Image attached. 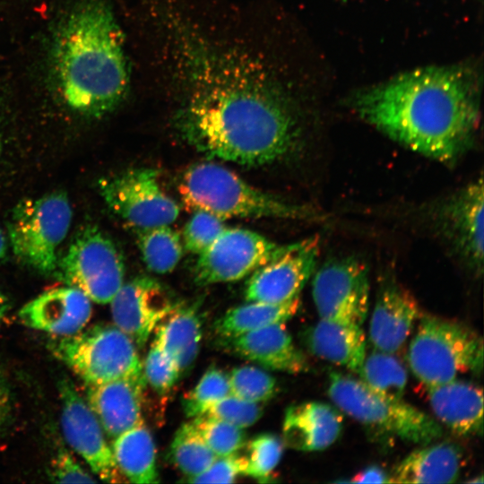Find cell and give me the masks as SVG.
<instances>
[{
  "instance_id": "cell-1",
  "label": "cell",
  "mask_w": 484,
  "mask_h": 484,
  "mask_svg": "<svg viewBox=\"0 0 484 484\" xmlns=\"http://www.w3.org/2000/svg\"><path fill=\"white\" fill-rule=\"evenodd\" d=\"M181 90L176 126L207 157L246 166L275 161L298 139V122L262 62L216 40L177 13L164 18Z\"/></svg>"
},
{
  "instance_id": "cell-2",
  "label": "cell",
  "mask_w": 484,
  "mask_h": 484,
  "mask_svg": "<svg viewBox=\"0 0 484 484\" xmlns=\"http://www.w3.org/2000/svg\"><path fill=\"white\" fill-rule=\"evenodd\" d=\"M357 114L405 147L441 162L471 144L480 119L474 76L462 67L406 72L355 97Z\"/></svg>"
},
{
  "instance_id": "cell-3",
  "label": "cell",
  "mask_w": 484,
  "mask_h": 484,
  "mask_svg": "<svg viewBox=\"0 0 484 484\" xmlns=\"http://www.w3.org/2000/svg\"><path fill=\"white\" fill-rule=\"evenodd\" d=\"M51 64L59 95L81 115L102 117L125 99L130 81L123 36L107 0H85L68 14Z\"/></svg>"
},
{
  "instance_id": "cell-4",
  "label": "cell",
  "mask_w": 484,
  "mask_h": 484,
  "mask_svg": "<svg viewBox=\"0 0 484 484\" xmlns=\"http://www.w3.org/2000/svg\"><path fill=\"white\" fill-rule=\"evenodd\" d=\"M178 193L184 204L194 211H204L221 219L282 218L314 220L312 208L286 203L247 184L225 167L201 162L189 167L181 176Z\"/></svg>"
},
{
  "instance_id": "cell-5",
  "label": "cell",
  "mask_w": 484,
  "mask_h": 484,
  "mask_svg": "<svg viewBox=\"0 0 484 484\" xmlns=\"http://www.w3.org/2000/svg\"><path fill=\"white\" fill-rule=\"evenodd\" d=\"M407 361L427 387L450 382L463 373L479 374L483 365L482 338L461 322L422 315L408 347Z\"/></svg>"
},
{
  "instance_id": "cell-6",
  "label": "cell",
  "mask_w": 484,
  "mask_h": 484,
  "mask_svg": "<svg viewBox=\"0 0 484 484\" xmlns=\"http://www.w3.org/2000/svg\"><path fill=\"white\" fill-rule=\"evenodd\" d=\"M328 376L327 393L336 408L364 426L419 445L442 436L438 421L402 399L380 394L347 374Z\"/></svg>"
},
{
  "instance_id": "cell-7",
  "label": "cell",
  "mask_w": 484,
  "mask_h": 484,
  "mask_svg": "<svg viewBox=\"0 0 484 484\" xmlns=\"http://www.w3.org/2000/svg\"><path fill=\"white\" fill-rule=\"evenodd\" d=\"M48 347L86 385L144 377L136 345L115 324H96L72 335L60 336Z\"/></svg>"
},
{
  "instance_id": "cell-8",
  "label": "cell",
  "mask_w": 484,
  "mask_h": 484,
  "mask_svg": "<svg viewBox=\"0 0 484 484\" xmlns=\"http://www.w3.org/2000/svg\"><path fill=\"white\" fill-rule=\"evenodd\" d=\"M72 215L67 195L60 191L19 203L7 224L15 256L42 273L54 272L57 248L68 233Z\"/></svg>"
},
{
  "instance_id": "cell-9",
  "label": "cell",
  "mask_w": 484,
  "mask_h": 484,
  "mask_svg": "<svg viewBox=\"0 0 484 484\" xmlns=\"http://www.w3.org/2000/svg\"><path fill=\"white\" fill-rule=\"evenodd\" d=\"M56 275L91 301L109 303L124 283V260L114 242L94 226L82 229L57 262Z\"/></svg>"
},
{
  "instance_id": "cell-10",
  "label": "cell",
  "mask_w": 484,
  "mask_h": 484,
  "mask_svg": "<svg viewBox=\"0 0 484 484\" xmlns=\"http://www.w3.org/2000/svg\"><path fill=\"white\" fill-rule=\"evenodd\" d=\"M101 196L109 209L134 229L169 225L179 206L161 188L154 169L137 168L102 178Z\"/></svg>"
},
{
  "instance_id": "cell-11",
  "label": "cell",
  "mask_w": 484,
  "mask_h": 484,
  "mask_svg": "<svg viewBox=\"0 0 484 484\" xmlns=\"http://www.w3.org/2000/svg\"><path fill=\"white\" fill-rule=\"evenodd\" d=\"M292 244L280 245L255 231L226 228L199 255L194 270L196 284L238 281L288 251Z\"/></svg>"
},
{
  "instance_id": "cell-12",
  "label": "cell",
  "mask_w": 484,
  "mask_h": 484,
  "mask_svg": "<svg viewBox=\"0 0 484 484\" xmlns=\"http://www.w3.org/2000/svg\"><path fill=\"white\" fill-rule=\"evenodd\" d=\"M312 297L320 318L361 326L368 310L367 268L354 258L325 263L314 276Z\"/></svg>"
},
{
  "instance_id": "cell-13",
  "label": "cell",
  "mask_w": 484,
  "mask_h": 484,
  "mask_svg": "<svg viewBox=\"0 0 484 484\" xmlns=\"http://www.w3.org/2000/svg\"><path fill=\"white\" fill-rule=\"evenodd\" d=\"M58 392L61 426L67 443L101 480L110 483L125 481L100 423L73 382L67 378L61 379Z\"/></svg>"
},
{
  "instance_id": "cell-14",
  "label": "cell",
  "mask_w": 484,
  "mask_h": 484,
  "mask_svg": "<svg viewBox=\"0 0 484 484\" xmlns=\"http://www.w3.org/2000/svg\"><path fill=\"white\" fill-rule=\"evenodd\" d=\"M109 303L114 324L143 348L178 302L159 281L139 276L123 283Z\"/></svg>"
},
{
  "instance_id": "cell-15",
  "label": "cell",
  "mask_w": 484,
  "mask_h": 484,
  "mask_svg": "<svg viewBox=\"0 0 484 484\" xmlns=\"http://www.w3.org/2000/svg\"><path fill=\"white\" fill-rule=\"evenodd\" d=\"M316 256V240L293 243L283 255L253 272L245 290L246 299L279 304L298 298L315 269Z\"/></svg>"
},
{
  "instance_id": "cell-16",
  "label": "cell",
  "mask_w": 484,
  "mask_h": 484,
  "mask_svg": "<svg viewBox=\"0 0 484 484\" xmlns=\"http://www.w3.org/2000/svg\"><path fill=\"white\" fill-rule=\"evenodd\" d=\"M483 200L480 177L450 196L438 212L441 231L456 252L477 271H481L483 263Z\"/></svg>"
},
{
  "instance_id": "cell-17",
  "label": "cell",
  "mask_w": 484,
  "mask_h": 484,
  "mask_svg": "<svg viewBox=\"0 0 484 484\" xmlns=\"http://www.w3.org/2000/svg\"><path fill=\"white\" fill-rule=\"evenodd\" d=\"M91 300L81 290L65 285L44 291L19 312L21 322L57 337L82 330L91 316Z\"/></svg>"
},
{
  "instance_id": "cell-18",
  "label": "cell",
  "mask_w": 484,
  "mask_h": 484,
  "mask_svg": "<svg viewBox=\"0 0 484 484\" xmlns=\"http://www.w3.org/2000/svg\"><path fill=\"white\" fill-rule=\"evenodd\" d=\"M219 341L228 352L269 369L290 374L304 373L309 369L307 357L296 346L284 324L222 337Z\"/></svg>"
},
{
  "instance_id": "cell-19",
  "label": "cell",
  "mask_w": 484,
  "mask_h": 484,
  "mask_svg": "<svg viewBox=\"0 0 484 484\" xmlns=\"http://www.w3.org/2000/svg\"><path fill=\"white\" fill-rule=\"evenodd\" d=\"M422 316L419 303L401 285L389 281L378 292L372 310L368 335L375 350L396 353Z\"/></svg>"
},
{
  "instance_id": "cell-20",
  "label": "cell",
  "mask_w": 484,
  "mask_h": 484,
  "mask_svg": "<svg viewBox=\"0 0 484 484\" xmlns=\"http://www.w3.org/2000/svg\"><path fill=\"white\" fill-rule=\"evenodd\" d=\"M144 377H125L99 385H87V402L106 434L116 438L143 422Z\"/></svg>"
},
{
  "instance_id": "cell-21",
  "label": "cell",
  "mask_w": 484,
  "mask_h": 484,
  "mask_svg": "<svg viewBox=\"0 0 484 484\" xmlns=\"http://www.w3.org/2000/svg\"><path fill=\"white\" fill-rule=\"evenodd\" d=\"M342 428L343 418L337 408L322 402H306L286 410L282 440L298 451H321L340 438Z\"/></svg>"
},
{
  "instance_id": "cell-22",
  "label": "cell",
  "mask_w": 484,
  "mask_h": 484,
  "mask_svg": "<svg viewBox=\"0 0 484 484\" xmlns=\"http://www.w3.org/2000/svg\"><path fill=\"white\" fill-rule=\"evenodd\" d=\"M436 418L454 434L480 435L483 428V393L477 385L458 380L428 387Z\"/></svg>"
},
{
  "instance_id": "cell-23",
  "label": "cell",
  "mask_w": 484,
  "mask_h": 484,
  "mask_svg": "<svg viewBox=\"0 0 484 484\" xmlns=\"http://www.w3.org/2000/svg\"><path fill=\"white\" fill-rule=\"evenodd\" d=\"M307 350L314 356L359 373L366 351L361 326L320 318L302 333Z\"/></svg>"
},
{
  "instance_id": "cell-24",
  "label": "cell",
  "mask_w": 484,
  "mask_h": 484,
  "mask_svg": "<svg viewBox=\"0 0 484 484\" xmlns=\"http://www.w3.org/2000/svg\"><path fill=\"white\" fill-rule=\"evenodd\" d=\"M462 452L449 442L423 445L393 469L391 483H453L462 468Z\"/></svg>"
},
{
  "instance_id": "cell-25",
  "label": "cell",
  "mask_w": 484,
  "mask_h": 484,
  "mask_svg": "<svg viewBox=\"0 0 484 484\" xmlns=\"http://www.w3.org/2000/svg\"><path fill=\"white\" fill-rule=\"evenodd\" d=\"M197 305L177 303L154 330L180 376L191 370L200 350L202 322Z\"/></svg>"
},
{
  "instance_id": "cell-26",
  "label": "cell",
  "mask_w": 484,
  "mask_h": 484,
  "mask_svg": "<svg viewBox=\"0 0 484 484\" xmlns=\"http://www.w3.org/2000/svg\"><path fill=\"white\" fill-rule=\"evenodd\" d=\"M111 450L126 480L139 484L159 482L156 447L144 421L114 438Z\"/></svg>"
},
{
  "instance_id": "cell-27",
  "label": "cell",
  "mask_w": 484,
  "mask_h": 484,
  "mask_svg": "<svg viewBox=\"0 0 484 484\" xmlns=\"http://www.w3.org/2000/svg\"><path fill=\"white\" fill-rule=\"evenodd\" d=\"M232 307L214 324L216 333L222 337L237 336L276 324H285L299 308V298L279 304L260 301Z\"/></svg>"
},
{
  "instance_id": "cell-28",
  "label": "cell",
  "mask_w": 484,
  "mask_h": 484,
  "mask_svg": "<svg viewBox=\"0 0 484 484\" xmlns=\"http://www.w3.org/2000/svg\"><path fill=\"white\" fill-rule=\"evenodd\" d=\"M134 230L137 245L147 268L159 274L174 270L183 255L180 235L169 225Z\"/></svg>"
},
{
  "instance_id": "cell-29",
  "label": "cell",
  "mask_w": 484,
  "mask_h": 484,
  "mask_svg": "<svg viewBox=\"0 0 484 484\" xmlns=\"http://www.w3.org/2000/svg\"><path fill=\"white\" fill-rule=\"evenodd\" d=\"M359 379L369 388L385 396L402 399L408 374L403 364L393 353L373 350L366 354Z\"/></svg>"
},
{
  "instance_id": "cell-30",
  "label": "cell",
  "mask_w": 484,
  "mask_h": 484,
  "mask_svg": "<svg viewBox=\"0 0 484 484\" xmlns=\"http://www.w3.org/2000/svg\"><path fill=\"white\" fill-rule=\"evenodd\" d=\"M169 457L188 479L204 471L217 458L192 421L184 423L176 431L169 447Z\"/></svg>"
},
{
  "instance_id": "cell-31",
  "label": "cell",
  "mask_w": 484,
  "mask_h": 484,
  "mask_svg": "<svg viewBox=\"0 0 484 484\" xmlns=\"http://www.w3.org/2000/svg\"><path fill=\"white\" fill-rule=\"evenodd\" d=\"M192 423L217 457L238 453L246 443L243 428L228 421L201 415Z\"/></svg>"
},
{
  "instance_id": "cell-32",
  "label": "cell",
  "mask_w": 484,
  "mask_h": 484,
  "mask_svg": "<svg viewBox=\"0 0 484 484\" xmlns=\"http://www.w3.org/2000/svg\"><path fill=\"white\" fill-rule=\"evenodd\" d=\"M229 393L228 375L212 366L204 372L196 385L184 395L182 402L184 412L188 418L201 416Z\"/></svg>"
},
{
  "instance_id": "cell-33",
  "label": "cell",
  "mask_w": 484,
  "mask_h": 484,
  "mask_svg": "<svg viewBox=\"0 0 484 484\" xmlns=\"http://www.w3.org/2000/svg\"><path fill=\"white\" fill-rule=\"evenodd\" d=\"M246 445L247 463L245 476L259 481H268L281 459L283 440L276 435L264 433L255 436Z\"/></svg>"
},
{
  "instance_id": "cell-34",
  "label": "cell",
  "mask_w": 484,
  "mask_h": 484,
  "mask_svg": "<svg viewBox=\"0 0 484 484\" xmlns=\"http://www.w3.org/2000/svg\"><path fill=\"white\" fill-rule=\"evenodd\" d=\"M228 377L229 393L250 402L258 403L267 402L277 392L275 378L254 366L234 367Z\"/></svg>"
},
{
  "instance_id": "cell-35",
  "label": "cell",
  "mask_w": 484,
  "mask_h": 484,
  "mask_svg": "<svg viewBox=\"0 0 484 484\" xmlns=\"http://www.w3.org/2000/svg\"><path fill=\"white\" fill-rule=\"evenodd\" d=\"M143 370L146 383L160 396L168 395L181 377L156 337L151 344Z\"/></svg>"
},
{
  "instance_id": "cell-36",
  "label": "cell",
  "mask_w": 484,
  "mask_h": 484,
  "mask_svg": "<svg viewBox=\"0 0 484 484\" xmlns=\"http://www.w3.org/2000/svg\"><path fill=\"white\" fill-rule=\"evenodd\" d=\"M226 228L220 217L204 211H194L183 230L184 246L187 251L200 255Z\"/></svg>"
},
{
  "instance_id": "cell-37",
  "label": "cell",
  "mask_w": 484,
  "mask_h": 484,
  "mask_svg": "<svg viewBox=\"0 0 484 484\" xmlns=\"http://www.w3.org/2000/svg\"><path fill=\"white\" fill-rule=\"evenodd\" d=\"M203 415L217 418L244 428L259 420L263 415V408L258 402L229 393L212 404Z\"/></svg>"
},
{
  "instance_id": "cell-38",
  "label": "cell",
  "mask_w": 484,
  "mask_h": 484,
  "mask_svg": "<svg viewBox=\"0 0 484 484\" xmlns=\"http://www.w3.org/2000/svg\"><path fill=\"white\" fill-rule=\"evenodd\" d=\"M246 455L235 453L217 457L213 462L199 475L188 479L193 483H230L245 475L246 469Z\"/></svg>"
},
{
  "instance_id": "cell-39",
  "label": "cell",
  "mask_w": 484,
  "mask_h": 484,
  "mask_svg": "<svg viewBox=\"0 0 484 484\" xmlns=\"http://www.w3.org/2000/svg\"><path fill=\"white\" fill-rule=\"evenodd\" d=\"M48 476L52 481L60 483L96 482L65 448H60L51 461Z\"/></svg>"
},
{
  "instance_id": "cell-40",
  "label": "cell",
  "mask_w": 484,
  "mask_h": 484,
  "mask_svg": "<svg viewBox=\"0 0 484 484\" xmlns=\"http://www.w3.org/2000/svg\"><path fill=\"white\" fill-rule=\"evenodd\" d=\"M349 481L355 483H390L391 476L378 466H369L353 476Z\"/></svg>"
},
{
  "instance_id": "cell-41",
  "label": "cell",
  "mask_w": 484,
  "mask_h": 484,
  "mask_svg": "<svg viewBox=\"0 0 484 484\" xmlns=\"http://www.w3.org/2000/svg\"><path fill=\"white\" fill-rule=\"evenodd\" d=\"M10 409V394L4 378L0 376V425L8 415Z\"/></svg>"
},
{
  "instance_id": "cell-42",
  "label": "cell",
  "mask_w": 484,
  "mask_h": 484,
  "mask_svg": "<svg viewBox=\"0 0 484 484\" xmlns=\"http://www.w3.org/2000/svg\"><path fill=\"white\" fill-rule=\"evenodd\" d=\"M10 309L8 298L0 290V324Z\"/></svg>"
},
{
  "instance_id": "cell-43",
  "label": "cell",
  "mask_w": 484,
  "mask_h": 484,
  "mask_svg": "<svg viewBox=\"0 0 484 484\" xmlns=\"http://www.w3.org/2000/svg\"><path fill=\"white\" fill-rule=\"evenodd\" d=\"M7 252V241L4 234L0 229V260H2Z\"/></svg>"
},
{
  "instance_id": "cell-44",
  "label": "cell",
  "mask_w": 484,
  "mask_h": 484,
  "mask_svg": "<svg viewBox=\"0 0 484 484\" xmlns=\"http://www.w3.org/2000/svg\"><path fill=\"white\" fill-rule=\"evenodd\" d=\"M2 152V137H1V131H0V157Z\"/></svg>"
}]
</instances>
